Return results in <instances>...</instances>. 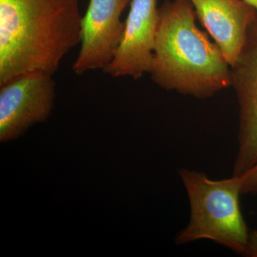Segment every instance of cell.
<instances>
[{
  "instance_id": "6da1fadb",
  "label": "cell",
  "mask_w": 257,
  "mask_h": 257,
  "mask_svg": "<svg viewBox=\"0 0 257 257\" xmlns=\"http://www.w3.org/2000/svg\"><path fill=\"white\" fill-rule=\"evenodd\" d=\"M79 0H0V84L32 72L53 75L81 42Z\"/></svg>"
},
{
  "instance_id": "7a4b0ae2",
  "label": "cell",
  "mask_w": 257,
  "mask_h": 257,
  "mask_svg": "<svg viewBox=\"0 0 257 257\" xmlns=\"http://www.w3.org/2000/svg\"><path fill=\"white\" fill-rule=\"evenodd\" d=\"M196 18L187 0L166 1L159 8L149 74L162 89L204 99L231 87V67Z\"/></svg>"
},
{
  "instance_id": "3957f363",
  "label": "cell",
  "mask_w": 257,
  "mask_h": 257,
  "mask_svg": "<svg viewBox=\"0 0 257 257\" xmlns=\"http://www.w3.org/2000/svg\"><path fill=\"white\" fill-rule=\"evenodd\" d=\"M179 175L188 195L190 217L176 236L175 243L211 240L244 255L250 230L240 207L239 176L214 180L205 173L186 168L180 169Z\"/></svg>"
},
{
  "instance_id": "277c9868",
  "label": "cell",
  "mask_w": 257,
  "mask_h": 257,
  "mask_svg": "<svg viewBox=\"0 0 257 257\" xmlns=\"http://www.w3.org/2000/svg\"><path fill=\"white\" fill-rule=\"evenodd\" d=\"M55 97L50 74L32 72L0 84V141L16 140L50 116Z\"/></svg>"
},
{
  "instance_id": "5b68a950",
  "label": "cell",
  "mask_w": 257,
  "mask_h": 257,
  "mask_svg": "<svg viewBox=\"0 0 257 257\" xmlns=\"http://www.w3.org/2000/svg\"><path fill=\"white\" fill-rule=\"evenodd\" d=\"M231 86L239 104L238 150L233 176H241L257 164V18L231 67Z\"/></svg>"
},
{
  "instance_id": "8992f818",
  "label": "cell",
  "mask_w": 257,
  "mask_h": 257,
  "mask_svg": "<svg viewBox=\"0 0 257 257\" xmlns=\"http://www.w3.org/2000/svg\"><path fill=\"white\" fill-rule=\"evenodd\" d=\"M132 0H89L82 18L81 48L72 66L77 75L104 71L112 62L122 38L121 16Z\"/></svg>"
},
{
  "instance_id": "52a82bcc",
  "label": "cell",
  "mask_w": 257,
  "mask_h": 257,
  "mask_svg": "<svg viewBox=\"0 0 257 257\" xmlns=\"http://www.w3.org/2000/svg\"><path fill=\"white\" fill-rule=\"evenodd\" d=\"M158 18L157 0H132L122 38L105 73L134 79L150 73Z\"/></svg>"
},
{
  "instance_id": "ba28073f",
  "label": "cell",
  "mask_w": 257,
  "mask_h": 257,
  "mask_svg": "<svg viewBox=\"0 0 257 257\" xmlns=\"http://www.w3.org/2000/svg\"><path fill=\"white\" fill-rule=\"evenodd\" d=\"M231 67L246 41L256 10L243 0H187Z\"/></svg>"
},
{
  "instance_id": "9c48e42d",
  "label": "cell",
  "mask_w": 257,
  "mask_h": 257,
  "mask_svg": "<svg viewBox=\"0 0 257 257\" xmlns=\"http://www.w3.org/2000/svg\"><path fill=\"white\" fill-rule=\"evenodd\" d=\"M239 177L241 179L242 194H257V164Z\"/></svg>"
},
{
  "instance_id": "30bf717a",
  "label": "cell",
  "mask_w": 257,
  "mask_h": 257,
  "mask_svg": "<svg viewBox=\"0 0 257 257\" xmlns=\"http://www.w3.org/2000/svg\"><path fill=\"white\" fill-rule=\"evenodd\" d=\"M244 256L257 257V229L250 230Z\"/></svg>"
},
{
  "instance_id": "8fae6325",
  "label": "cell",
  "mask_w": 257,
  "mask_h": 257,
  "mask_svg": "<svg viewBox=\"0 0 257 257\" xmlns=\"http://www.w3.org/2000/svg\"><path fill=\"white\" fill-rule=\"evenodd\" d=\"M243 1L246 2L248 4L251 5L257 11V0H243Z\"/></svg>"
}]
</instances>
